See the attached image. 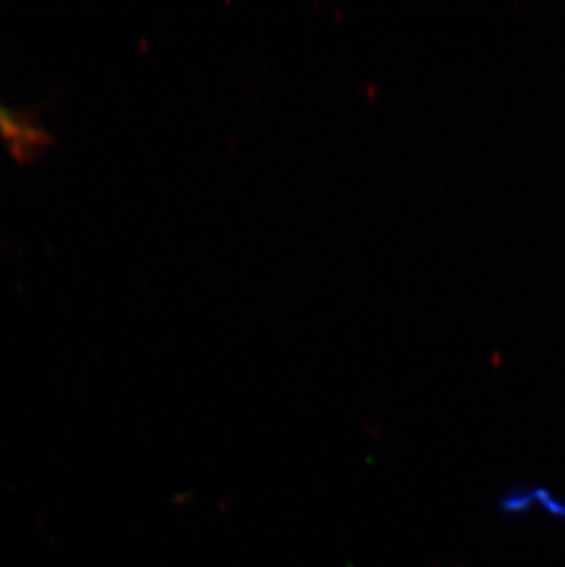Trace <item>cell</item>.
<instances>
[{"mask_svg": "<svg viewBox=\"0 0 565 567\" xmlns=\"http://www.w3.org/2000/svg\"><path fill=\"white\" fill-rule=\"evenodd\" d=\"M497 504L505 516H525L538 511L545 518L565 527V502L551 488L540 487V485L534 487L514 485L503 493Z\"/></svg>", "mask_w": 565, "mask_h": 567, "instance_id": "1", "label": "cell"}, {"mask_svg": "<svg viewBox=\"0 0 565 567\" xmlns=\"http://www.w3.org/2000/svg\"><path fill=\"white\" fill-rule=\"evenodd\" d=\"M0 128H4V133L16 134V136L21 134V128L17 127L16 122L2 109H0Z\"/></svg>", "mask_w": 565, "mask_h": 567, "instance_id": "2", "label": "cell"}]
</instances>
